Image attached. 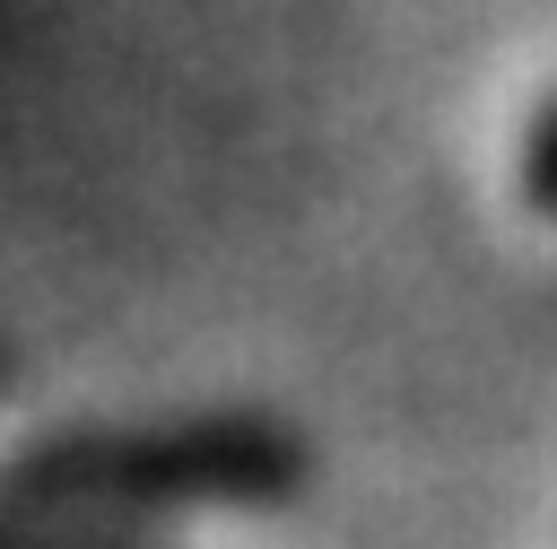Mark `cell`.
I'll return each mask as SVG.
<instances>
[{"label": "cell", "instance_id": "obj_1", "mask_svg": "<svg viewBox=\"0 0 557 549\" xmlns=\"http://www.w3.org/2000/svg\"><path fill=\"white\" fill-rule=\"evenodd\" d=\"M305 453L278 427H157V436H70L17 462V497L44 514H113V505H261L296 488Z\"/></svg>", "mask_w": 557, "mask_h": 549}, {"label": "cell", "instance_id": "obj_2", "mask_svg": "<svg viewBox=\"0 0 557 549\" xmlns=\"http://www.w3.org/2000/svg\"><path fill=\"white\" fill-rule=\"evenodd\" d=\"M0 549H122L113 532H52V523H0Z\"/></svg>", "mask_w": 557, "mask_h": 549}]
</instances>
